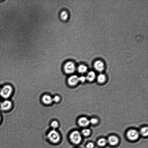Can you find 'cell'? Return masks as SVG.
Segmentation results:
<instances>
[{
	"mask_svg": "<svg viewBox=\"0 0 148 148\" xmlns=\"http://www.w3.org/2000/svg\"><path fill=\"white\" fill-rule=\"evenodd\" d=\"M90 123L92 124H97L98 122V120L96 118H92L89 120Z\"/></svg>",
	"mask_w": 148,
	"mask_h": 148,
	"instance_id": "ffe728a7",
	"label": "cell"
},
{
	"mask_svg": "<svg viewBox=\"0 0 148 148\" xmlns=\"http://www.w3.org/2000/svg\"><path fill=\"white\" fill-rule=\"evenodd\" d=\"M60 17L63 20H66L68 17V14L67 12L65 11H62L60 14Z\"/></svg>",
	"mask_w": 148,
	"mask_h": 148,
	"instance_id": "9a60e30c",
	"label": "cell"
},
{
	"mask_svg": "<svg viewBox=\"0 0 148 148\" xmlns=\"http://www.w3.org/2000/svg\"><path fill=\"white\" fill-rule=\"evenodd\" d=\"M107 141L104 138H101L98 141V145L100 146H104L106 144Z\"/></svg>",
	"mask_w": 148,
	"mask_h": 148,
	"instance_id": "e0dca14e",
	"label": "cell"
},
{
	"mask_svg": "<svg viewBox=\"0 0 148 148\" xmlns=\"http://www.w3.org/2000/svg\"><path fill=\"white\" fill-rule=\"evenodd\" d=\"M91 131L89 129H85L83 130L82 131V134L85 137H87L90 134Z\"/></svg>",
	"mask_w": 148,
	"mask_h": 148,
	"instance_id": "ac0fdd59",
	"label": "cell"
},
{
	"mask_svg": "<svg viewBox=\"0 0 148 148\" xmlns=\"http://www.w3.org/2000/svg\"><path fill=\"white\" fill-rule=\"evenodd\" d=\"M12 91L13 89L11 86L5 85L0 91V95L4 98H8L11 95Z\"/></svg>",
	"mask_w": 148,
	"mask_h": 148,
	"instance_id": "3957f363",
	"label": "cell"
},
{
	"mask_svg": "<svg viewBox=\"0 0 148 148\" xmlns=\"http://www.w3.org/2000/svg\"><path fill=\"white\" fill-rule=\"evenodd\" d=\"M86 80L90 82L93 81L95 79L96 75L95 73L93 71L89 72L86 76Z\"/></svg>",
	"mask_w": 148,
	"mask_h": 148,
	"instance_id": "8fae6325",
	"label": "cell"
},
{
	"mask_svg": "<svg viewBox=\"0 0 148 148\" xmlns=\"http://www.w3.org/2000/svg\"><path fill=\"white\" fill-rule=\"evenodd\" d=\"M12 103L11 101L6 100L4 101L1 104V109L5 110H7L11 107Z\"/></svg>",
	"mask_w": 148,
	"mask_h": 148,
	"instance_id": "ba28073f",
	"label": "cell"
},
{
	"mask_svg": "<svg viewBox=\"0 0 148 148\" xmlns=\"http://www.w3.org/2000/svg\"><path fill=\"white\" fill-rule=\"evenodd\" d=\"M53 101L56 102H59L60 100V98L58 96H55L53 98Z\"/></svg>",
	"mask_w": 148,
	"mask_h": 148,
	"instance_id": "44dd1931",
	"label": "cell"
},
{
	"mask_svg": "<svg viewBox=\"0 0 148 148\" xmlns=\"http://www.w3.org/2000/svg\"><path fill=\"white\" fill-rule=\"evenodd\" d=\"M118 139L116 136H112L109 137L108 140L109 144L112 145H115L118 144Z\"/></svg>",
	"mask_w": 148,
	"mask_h": 148,
	"instance_id": "30bf717a",
	"label": "cell"
},
{
	"mask_svg": "<svg viewBox=\"0 0 148 148\" xmlns=\"http://www.w3.org/2000/svg\"><path fill=\"white\" fill-rule=\"evenodd\" d=\"M86 80V77L84 76H82L79 77V81L82 83L85 82Z\"/></svg>",
	"mask_w": 148,
	"mask_h": 148,
	"instance_id": "7402d4cb",
	"label": "cell"
},
{
	"mask_svg": "<svg viewBox=\"0 0 148 148\" xmlns=\"http://www.w3.org/2000/svg\"><path fill=\"white\" fill-rule=\"evenodd\" d=\"M1 116H0V121H1Z\"/></svg>",
	"mask_w": 148,
	"mask_h": 148,
	"instance_id": "cb8c5ba5",
	"label": "cell"
},
{
	"mask_svg": "<svg viewBox=\"0 0 148 148\" xmlns=\"http://www.w3.org/2000/svg\"><path fill=\"white\" fill-rule=\"evenodd\" d=\"M127 136L129 140L134 141L138 138L139 134L138 132L135 130H131L127 133Z\"/></svg>",
	"mask_w": 148,
	"mask_h": 148,
	"instance_id": "5b68a950",
	"label": "cell"
},
{
	"mask_svg": "<svg viewBox=\"0 0 148 148\" xmlns=\"http://www.w3.org/2000/svg\"><path fill=\"white\" fill-rule=\"evenodd\" d=\"M106 80V76L103 74H100L98 77V81L100 83H104L105 82Z\"/></svg>",
	"mask_w": 148,
	"mask_h": 148,
	"instance_id": "4fadbf2b",
	"label": "cell"
},
{
	"mask_svg": "<svg viewBox=\"0 0 148 148\" xmlns=\"http://www.w3.org/2000/svg\"><path fill=\"white\" fill-rule=\"evenodd\" d=\"M79 126L82 127H86L90 124L89 120L86 118L83 117L80 118L78 121Z\"/></svg>",
	"mask_w": 148,
	"mask_h": 148,
	"instance_id": "9c48e42d",
	"label": "cell"
},
{
	"mask_svg": "<svg viewBox=\"0 0 148 148\" xmlns=\"http://www.w3.org/2000/svg\"><path fill=\"white\" fill-rule=\"evenodd\" d=\"M47 137L50 141L54 143H57L61 139L60 135L59 133L56 130L54 129L52 130L49 132Z\"/></svg>",
	"mask_w": 148,
	"mask_h": 148,
	"instance_id": "6da1fadb",
	"label": "cell"
},
{
	"mask_svg": "<svg viewBox=\"0 0 148 148\" xmlns=\"http://www.w3.org/2000/svg\"><path fill=\"white\" fill-rule=\"evenodd\" d=\"M1 100H0V104H1Z\"/></svg>",
	"mask_w": 148,
	"mask_h": 148,
	"instance_id": "d4e9b609",
	"label": "cell"
},
{
	"mask_svg": "<svg viewBox=\"0 0 148 148\" xmlns=\"http://www.w3.org/2000/svg\"><path fill=\"white\" fill-rule=\"evenodd\" d=\"M59 124L58 122L56 121H54L52 122L51 126L53 129L55 130L58 128Z\"/></svg>",
	"mask_w": 148,
	"mask_h": 148,
	"instance_id": "d6986e66",
	"label": "cell"
},
{
	"mask_svg": "<svg viewBox=\"0 0 148 148\" xmlns=\"http://www.w3.org/2000/svg\"><path fill=\"white\" fill-rule=\"evenodd\" d=\"M94 147V145L93 143L90 142L87 144L86 145V147L87 148H93Z\"/></svg>",
	"mask_w": 148,
	"mask_h": 148,
	"instance_id": "603a6c76",
	"label": "cell"
},
{
	"mask_svg": "<svg viewBox=\"0 0 148 148\" xmlns=\"http://www.w3.org/2000/svg\"><path fill=\"white\" fill-rule=\"evenodd\" d=\"M87 67L83 65H81L79 66L78 70L79 72L81 73H84L86 72L87 70Z\"/></svg>",
	"mask_w": 148,
	"mask_h": 148,
	"instance_id": "5bb4252c",
	"label": "cell"
},
{
	"mask_svg": "<svg viewBox=\"0 0 148 148\" xmlns=\"http://www.w3.org/2000/svg\"><path fill=\"white\" fill-rule=\"evenodd\" d=\"M64 69L66 73L71 74L75 72L76 68L75 64L72 62L69 61L65 64Z\"/></svg>",
	"mask_w": 148,
	"mask_h": 148,
	"instance_id": "277c9868",
	"label": "cell"
},
{
	"mask_svg": "<svg viewBox=\"0 0 148 148\" xmlns=\"http://www.w3.org/2000/svg\"><path fill=\"white\" fill-rule=\"evenodd\" d=\"M79 82V77L75 75L71 76L68 79L69 84L72 86L76 85Z\"/></svg>",
	"mask_w": 148,
	"mask_h": 148,
	"instance_id": "52a82bcc",
	"label": "cell"
},
{
	"mask_svg": "<svg viewBox=\"0 0 148 148\" xmlns=\"http://www.w3.org/2000/svg\"><path fill=\"white\" fill-rule=\"evenodd\" d=\"M69 138L73 143L75 144H79L82 140L81 134L77 131H73L70 134Z\"/></svg>",
	"mask_w": 148,
	"mask_h": 148,
	"instance_id": "7a4b0ae2",
	"label": "cell"
},
{
	"mask_svg": "<svg viewBox=\"0 0 148 148\" xmlns=\"http://www.w3.org/2000/svg\"><path fill=\"white\" fill-rule=\"evenodd\" d=\"M42 100L44 103L47 104H50L53 102L52 98L50 96L47 95L43 96Z\"/></svg>",
	"mask_w": 148,
	"mask_h": 148,
	"instance_id": "7c38bea8",
	"label": "cell"
},
{
	"mask_svg": "<svg viewBox=\"0 0 148 148\" xmlns=\"http://www.w3.org/2000/svg\"><path fill=\"white\" fill-rule=\"evenodd\" d=\"M141 135L143 136L146 137L148 134V129L147 127H144L141 128L140 131Z\"/></svg>",
	"mask_w": 148,
	"mask_h": 148,
	"instance_id": "2e32d148",
	"label": "cell"
},
{
	"mask_svg": "<svg viewBox=\"0 0 148 148\" xmlns=\"http://www.w3.org/2000/svg\"><path fill=\"white\" fill-rule=\"evenodd\" d=\"M94 66L95 69L99 72L103 71L104 69V64L101 61H97L94 63Z\"/></svg>",
	"mask_w": 148,
	"mask_h": 148,
	"instance_id": "8992f818",
	"label": "cell"
}]
</instances>
